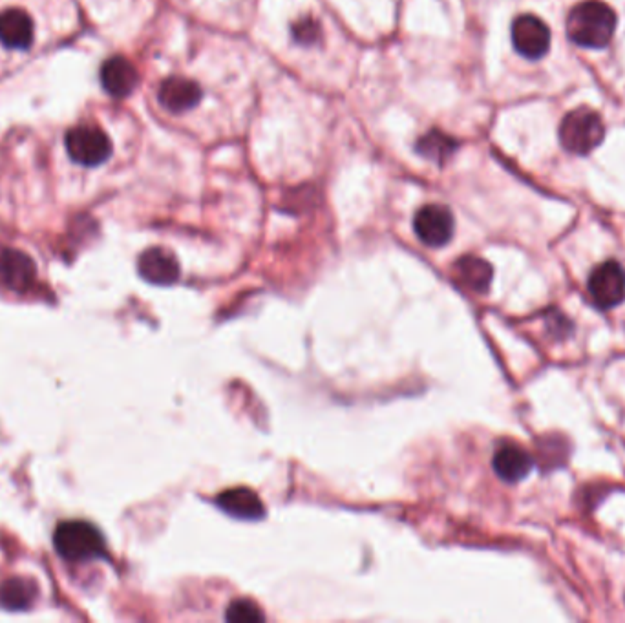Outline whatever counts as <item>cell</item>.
Masks as SVG:
<instances>
[{
  "label": "cell",
  "mask_w": 625,
  "mask_h": 623,
  "mask_svg": "<svg viewBox=\"0 0 625 623\" xmlns=\"http://www.w3.org/2000/svg\"><path fill=\"white\" fill-rule=\"evenodd\" d=\"M216 503L220 510L227 512L233 518L247 519V521L264 518L265 508L262 499L251 488H245V486L225 490L216 497Z\"/></svg>",
  "instance_id": "obj_14"
},
{
  "label": "cell",
  "mask_w": 625,
  "mask_h": 623,
  "mask_svg": "<svg viewBox=\"0 0 625 623\" xmlns=\"http://www.w3.org/2000/svg\"><path fill=\"white\" fill-rule=\"evenodd\" d=\"M138 271L141 278L154 286H170L180 278V264L176 256L161 247L147 249L139 256Z\"/></svg>",
  "instance_id": "obj_9"
},
{
  "label": "cell",
  "mask_w": 625,
  "mask_h": 623,
  "mask_svg": "<svg viewBox=\"0 0 625 623\" xmlns=\"http://www.w3.org/2000/svg\"><path fill=\"white\" fill-rule=\"evenodd\" d=\"M139 83L138 70L136 66L128 61L123 55L110 57L101 68V85L105 88L106 94H110L117 99L128 97Z\"/></svg>",
  "instance_id": "obj_11"
},
{
  "label": "cell",
  "mask_w": 625,
  "mask_h": 623,
  "mask_svg": "<svg viewBox=\"0 0 625 623\" xmlns=\"http://www.w3.org/2000/svg\"><path fill=\"white\" fill-rule=\"evenodd\" d=\"M587 291L598 309H615L625 300V269L616 260L596 265L587 282Z\"/></svg>",
  "instance_id": "obj_5"
},
{
  "label": "cell",
  "mask_w": 625,
  "mask_h": 623,
  "mask_svg": "<svg viewBox=\"0 0 625 623\" xmlns=\"http://www.w3.org/2000/svg\"><path fill=\"white\" fill-rule=\"evenodd\" d=\"M494 472L505 483H520L529 476L534 466L532 455L516 444L501 446L492 459Z\"/></svg>",
  "instance_id": "obj_13"
},
{
  "label": "cell",
  "mask_w": 625,
  "mask_h": 623,
  "mask_svg": "<svg viewBox=\"0 0 625 623\" xmlns=\"http://www.w3.org/2000/svg\"><path fill=\"white\" fill-rule=\"evenodd\" d=\"M605 138V125L600 114L587 106H580L563 117L560 141L563 148L576 156L591 154Z\"/></svg>",
  "instance_id": "obj_3"
},
{
  "label": "cell",
  "mask_w": 625,
  "mask_h": 623,
  "mask_svg": "<svg viewBox=\"0 0 625 623\" xmlns=\"http://www.w3.org/2000/svg\"><path fill=\"white\" fill-rule=\"evenodd\" d=\"M512 44L521 57L540 61L551 50V30L536 15H520L512 22Z\"/></svg>",
  "instance_id": "obj_6"
},
{
  "label": "cell",
  "mask_w": 625,
  "mask_h": 623,
  "mask_svg": "<svg viewBox=\"0 0 625 623\" xmlns=\"http://www.w3.org/2000/svg\"><path fill=\"white\" fill-rule=\"evenodd\" d=\"M39 596V587L30 578H10L0 585V607L6 611H28Z\"/></svg>",
  "instance_id": "obj_15"
},
{
  "label": "cell",
  "mask_w": 625,
  "mask_h": 623,
  "mask_svg": "<svg viewBox=\"0 0 625 623\" xmlns=\"http://www.w3.org/2000/svg\"><path fill=\"white\" fill-rule=\"evenodd\" d=\"M225 618L229 622H264L265 616L260 607L251 600H236L229 605Z\"/></svg>",
  "instance_id": "obj_18"
},
{
  "label": "cell",
  "mask_w": 625,
  "mask_h": 623,
  "mask_svg": "<svg viewBox=\"0 0 625 623\" xmlns=\"http://www.w3.org/2000/svg\"><path fill=\"white\" fill-rule=\"evenodd\" d=\"M202 88L187 77H169L159 86V103L172 114H181L192 110L202 101Z\"/></svg>",
  "instance_id": "obj_10"
},
{
  "label": "cell",
  "mask_w": 625,
  "mask_h": 623,
  "mask_svg": "<svg viewBox=\"0 0 625 623\" xmlns=\"http://www.w3.org/2000/svg\"><path fill=\"white\" fill-rule=\"evenodd\" d=\"M293 37L297 43L313 46L320 39V26L313 19H302L293 24Z\"/></svg>",
  "instance_id": "obj_19"
},
{
  "label": "cell",
  "mask_w": 625,
  "mask_h": 623,
  "mask_svg": "<svg viewBox=\"0 0 625 623\" xmlns=\"http://www.w3.org/2000/svg\"><path fill=\"white\" fill-rule=\"evenodd\" d=\"M457 273H459V278L477 293H485L492 282V267L483 258H477V256L461 258L457 262Z\"/></svg>",
  "instance_id": "obj_16"
},
{
  "label": "cell",
  "mask_w": 625,
  "mask_h": 623,
  "mask_svg": "<svg viewBox=\"0 0 625 623\" xmlns=\"http://www.w3.org/2000/svg\"><path fill=\"white\" fill-rule=\"evenodd\" d=\"M417 238L428 247H443L452 240L456 222L454 214L443 205H424L414 218Z\"/></svg>",
  "instance_id": "obj_7"
},
{
  "label": "cell",
  "mask_w": 625,
  "mask_h": 623,
  "mask_svg": "<svg viewBox=\"0 0 625 623\" xmlns=\"http://www.w3.org/2000/svg\"><path fill=\"white\" fill-rule=\"evenodd\" d=\"M55 552L66 561L85 563V561L105 558L106 543L101 530L81 519L63 521L53 532Z\"/></svg>",
  "instance_id": "obj_2"
},
{
  "label": "cell",
  "mask_w": 625,
  "mask_h": 623,
  "mask_svg": "<svg viewBox=\"0 0 625 623\" xmlns=\"http://www.w3.org/2000/svg\"><path fill=\"white\" fill-rule=\"evenodd\" d=\"M415 150L423 156V158L434 161L437 165H443L446 159L450 158L457 150V143L450 136H446L443 132L432 130L428 134H424L423 138L417 141Z\"/></svg>",
  "instance_id": "obj_17"
},
{
  "label": "cell",
  "mask_w": 625,
  "mask_h": 623,
  "mask_svg": "<svg viewBox=\"0 0 625 623\" xmlns=\"http://www.w3.org/2000/svg\"><path fill=\"white\" fill-rule=\"evenodd\" d=\"M64 145L72 161L83 167H99L112 156V141L94 125H79L68 130Z\"/></svg>",
  "instance_id": "obj_4"
},
{
  "label": "cell",
  "mask_w": 625,
  "mask_h": 623,
  "mask_svg": "<svg viewBox=\"0 0 625 623\" xmlns=\"http://www.w3.org/2000/svg\"><path fill=\"white\" fill-rule=\"evenodd\" d=\"M35 26L32 17L21 8L0 13V43L8 50H28L33 43Z\"/></svg>",
  "instance_id": "obj_12"
},
{
  "label": "cell",
  "mask_w": 625,
  "mask_h": 623,
  "mask_svg": "<svg viewBox=\"0 0 625 623\" xmlns=\"http://www.w3.org/2000/svg\"><path fill=\"white\" fill-rule=\"evenodd\" d=\"M565 28L576 46L604 50L615 37L616 13L602 0H585L569 11Z\"/></svg>",
  "instance_id": "obj_1"
},
{
  "label": "cell",
  "mask_w": 625,
  "mask_h": 623,
  "mask_svg": "<svg viewBox=\"0 0 625 623\" xmlns=\"http://www.w3.org/2000/svg\"><path fill=\"white\" fill-rule=\"evenodd\" d=\"M37 278V265L19 249H0V282L13 291H26Z\"/></svg>",
  "instance_id": "obj_8"
}]
</instances>
